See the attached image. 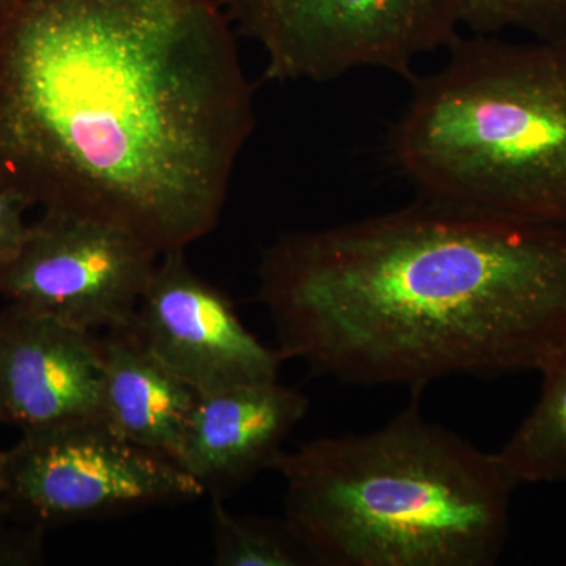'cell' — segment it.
Masks as SVG:
<instances>
[{
  "label": "cell",
  "mask_w": 566,
  "mask_h": 566,
  "mask_svg": "<svg viewBox=\"0 0 566 566\" xmlns=\"http://www.w3.org/2000/svg\"><path fill=\"white\" fill-rule=\"evenodd\" d=\"M307 412V395L279 379L200 395L177 463L207 493L226 497L273 469Z\"/></svg>",
  "instance_id": "obj_10"
},
{
  "label": "cell",
  "mask_w": 566,
  "mask_h": 566,
  "mask_svg": "<svg viewBox=\"0 0 566 566\" xmlns=\"http://www.w3.org/2000/svg\"><path fill=\"white\" fill-rule=\"evenodd\" d=\"M285 521L324 566H491L515 482L463 436L411 406L378 430L283 452Z\"/></svg>",
  "instance_id": "obj_3"
},
{
  "label": "cell",
  "mask_w": 566,
  "mask_h": 566,
  "mask_svg": "<svg viewBox=\"0 0 566 566\" xmlns=\"http://www.w3.org/2000/svg\"><path fill=\"white\" fill-rule=\"evenodd\" d=\"M387 139L420 202L566 230V32L458 35Z\"/></svg>",
  "instance_id": "obj_4"
},
{
  "label": "cell",
  "mask_w": 566,
  "mask_h": 566,
  "mask_svg": "<svg viewBox=\"0 0 566 566\" xmlns=\"http://www.w3.org/2000/svg\"><path fill=\"white\" fill-rule=\"evenodd\" d=\"M161 253L106 222L44 211L0 268V296L77 329L132 326Z\"/></svg>",
  "instance_id": "obj_7"
},
{
  "label": "cell",
  "mask_w": 566,
  "mask_h": 566,
  "mask_svg": "<svg viewBox=\"0 0 566 566\" xmlns=\"http://www.w3.org/2000/svg\"><path fill=\"white\" fill-rule=\"evenodd\" d=\"M539 375L534 408L494 452L516 486L566 482V353Z\"/></svg>",
  "instance_id": "obj_12"
},
{
  "label": "cell",
  "mask_w": 566,
  "mask_h": 566,
  "mask_svg": "<svg viewBox=\"0 0 566 566\" xmlns=\"http://www.w3.org/2000/svg\"><path fill=\"white\" fill-rule=\"evenodd\" d=\"M234 33L266 55L271 81L329 82L356 70L415 80L460 35L450 0H223Z\"/></svg>",
  "instance_id": "obj_5"
},
{
  "label": "cell",
  "mask_w": 566,
  "mask_h": 566,
  "mask_svg": "<svg viewBox=\"0 0 566 566\" xmlns=\"http://www.w3.org/2000/svg\"><path fill=\"white\" fill-rule=\"evenodd\" d=\"M210 521L216 566L315 565L285 520L233 515L222 495L211 494Z\"/></svg>",
  "instance_id": "obj_13"
},
{
  "label": "cell",
  "mask_w": 566,
  "mask_h": 566,
  "mask_svg": "<svg viewBox=\"0 0 566 566\" xmlns=\"http://www.w3.org/2000/svg\"><path fill=\"white\" fill-rule=\"evenodd\" d=\"M133 329L200 395L275 381L286 360L244 326L230 297L189 266L182 249L159 256Z\"/></svg>",
  "instance_id": "obj_8"
},
{
  "label": "cell",
  "mask_w": 566,
  "mask_h": 566,
  "mask_svg": "<svg viewBox=\"0 0 566 566\" xmlns=\"http://www.w3.org/2000/svg\"><path fill=\"white\" fill-rule=\"evenodd\" d=\"M2 475L10 504L44 528L207 494L180 464L104 420L24 431L2 452Z\"/></svg>",
  "instance_id": "obj_6"
},
{
  "label": "cell",
  "mask_w": 566,
  "mask_h": 566,
  "mask_svg": "<svg viewBox=\"0 0 566 566\" xmlns=\"http://www.w3.org/2000/svg\"><path fill=\"white\" fill-rule=\"evenodd\" d=\"M9 304L0 312V423L106 422L99 338Z\"/></svg>",
  "instance_id": "obj_9"
},
{
  "label": "cell",
  "mask_w": 566,
  "mask_h": 566,
  "mask_svg": "<svg viewBox=\"0 0 566 566\" xmlns=\"http://www.w3.org/2000/svg\"><path fill=\"white\" fill-rule=\"evenodd\" d=\"M457 20L474 33L499 35L516 29L531 36L566 32V0H450Z\"/></svg>",
  "instance_id": "obj_14"
},
{
  "label": "cell",
  "mask_w": 566,
  "mask_h": 566,
  "mask_svg": "<svg viewBox=\"0 0 566 566\" xmlns=\"http://www.w3.org/2000/svg\"><path fill=\"white\" fill-rule=\"evenodd\" d=\"M31 207L20 192L0 185V268L13 260L24 243L29 232L24 216Z\"/></svg>",
  "instance_id": "obj_16"
},
{
  "label": "cell",
  "mask_w": 566,
  "mask_h": 566,
  "mask_svg": "<svg viewBox=\"0 0 566 566\" xmlns=\"http://www.w3.org/2000/svg\"><path fill=\"white\" fill-rule=\"evenodd\" d=\"M259 297L283 357L342 385L539 374L566 353V230L417 200L283 234Z\"/></svg>",
  "instance_id": "obj_2"
},
{
  "label": "cell",
  "mask_w": 566,
  "mask_h": 566,
  "mask_svg": "<svg viewBox=\"0 0 566 566\" xmlns=\"http://www.w3.org/2000/svg\"><path fill=\"white\" fill-rule=\"evenodd\" d=\"M106 422L126 441L180 457L200 394L170 370L132 326L99 338Z\"/></svg>",
  "instance_id": "obj_11"
},
{
  "label": "cell",
  "mask_w": 566,
  "mask_h": 566,
  "mask_svg": "<svg viewBox=\"0 0 566 566\" xmlns=\"http://www.w3.org/2000/svg\"><path fill=\"white\" fill-rule=\"evenodd\" d=\"M255 128L216 0H0V185L185 251Z\"/></svg>",
  "instance_id": "obj_1"
},
{
  "label": "cell",
  "mask_w": 566,
  "mask_h": 566,
  "mask_svg": "<svg viewBox=\"0 0 566 566\" xmlns=\"http://www.w3.org/2000/svg\"><path fill=\"white\" fill-rule=\"evenodd\" d=\"M43 532L7 499L0 452V566L33 564L40 557Z\"/></svg>",
  "instance_id": "obj_15"
}]
</instances>
